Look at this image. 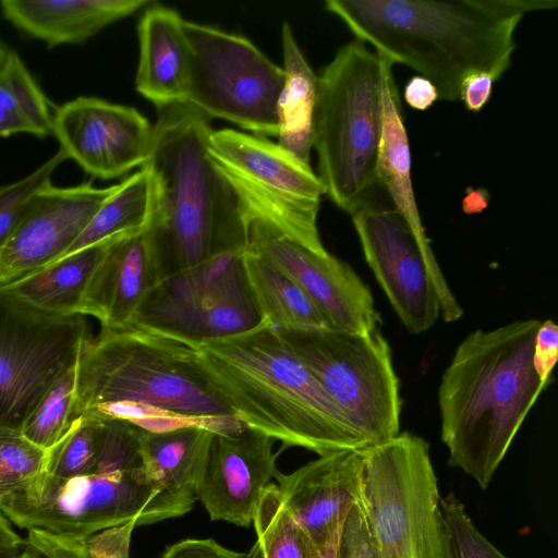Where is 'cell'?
<instances>
[{
  "instance_id": "16",
  "label": "cell",
  "mask_w": 558,
  "mask_h": 558,
  "mask_svg": "<svg viewBox=\"0 0 558 558\" xmlns=\"http://www.w3.org/2000/svg\"><path fill=\"white\" fill-rule=\"evenodd\" d=\"M154 124L133 107L77 97L54 110L52 134L86 173L111 180L142 167Z\"/></svg>"
},
{
  "instance_id": "5",
  "label": "cell",
  "mask_w": 558,
  "mask_h": 558,
  "mask_svg": "<svg viewBox=\"0 0 558 558\" xmlns=\"http://www.w3.org/2000/svg\"><path fill=\"white\" fill-rule=\"evenodd\" d=\"M137 435L130 423L99 420L98 454L90 466L60 477L38 473L0 500V512L27 531L73 536L172 519L140 468Z\"/></svg>"
},
{
  "instance_id": "32",
  "label": "cell",
  "mask_w": 558,
  "mask_h": 558,
  "mask_svg": "<svg viewBox=\"0 0 558 558\" xmlns=\"http://www.w3.org/2000/svg\"><path fill=\"white\" fill-rule=\"evenodd\" d=\"M75 385L76 364L48 389L24 421L20 430L28 440L48 450L63 438L73 423Z\"/></svg>"
},
{
  "instance_id": "21",
  "label": "cell",
  "mask_w": 558,
  "mask_h": 558,
  "mask_svg": "<svg viewBox=\"0 0 558 558\" xmlns=\"http://www.w3.org/2000/svg\"><path fill=\"white\" fill-rule=\"evenodd\" d=\"M160 280L144 229L122 234L94 269L78 313L97 318L101 328H124Z\"/></svg>"
},
{
  "instance_id": "35",
  "label": "cell",
  "mask_w": 558,
  "mask_h": 558,
  "mask_svg": "<svg viewBox=\"0 0 558 558\" xmlns=\"http://www.w3.org/2000/svg\"><path fill=\"white\" fill-rule=\"evenodd\" d=\"M446 530V558H509L474 525L453 493L440 498Z\"/></svg>"
},
{
  "instance_id": "28",
  "label": "cell",
  "mask_w": 558,
  "mask_h": 558,
  "mask_svg": "<svg viewBox=\"0 0 558 558\" xmlns=\"http://www.w3.org/2000/svg\"><path fill=\"white\" fill-rule=\"evenodd\" d=\"M53 114L23 60L10 49L0 65V137L25 133L44 138L52 134Z\"/></svg>"
},
{
  "instance_id": "36",
  "label": "cell",
  "mask_w": 558,
  "mask_h": 558,
  "mask_svg": "<svg viewBox=\"0 0 558 558\" xmlns=\"http://www.w3.org/2000/svg\"><path fill=\"white\" fill-rule=\"evenodd\" d=\"M336 558H377L363 512L357 504L345 515Z\"/></svg>"
},
{
  "instance_id": "1",
  "label": "cell",
  "mask_w": 558,
  "mask_h": 558,
  "mask_svg": "<svg viewBox=\"0 0 558 558\" xmlns=\"http://www.w3.org/2000/svg\"><path fill=\"white\" fill-rule=\"evenodd\" d=\"M556 0H327L356 39L392 64L430 81L438 100H459L463 80L486 72L498 81L510 68L514 34L525 14Z\"/></svg>"
},
{
  "instance_id": "45",
  "label": "cell",
  "mask_w": 558,
  "mask_h": 558,
  "mask_svg": "<svg viewBox=\"0 0 558 558\" xmlns=\"http://www.w3.org/2000/svg\"><path fill=\"white\" fill-rule=\"evenodd\" d=\"M20 558H34L25 548Z\"/></svg>"
},
{
  "instance_id": "17",
  "label": "cell",
  "mask_w": 558,
  "mask_h": 558,
  "mask_svg": "<svg viewBox=\"0 0 558 558\" xmlns=\"http://www.w3.org/2000/svg\"><path fill=\"white\" fill-rule=\"evenodd\" d=\"M116 184L70 187L49 184L34 198L25 218L0 253V286L9 284L63 257Z\"/></svg>"
},
{
  "instance_id": "38",
  "label": "cell",
  "mask_w": 558,
  "mask_h": 558,
  "mask_svg": "<svg viewBox=\"0 0 558 558\" xmlns=\"http://www.w3.org/2000/svg\"><path fill=\"white\" fill-rule=\"evenodd\" d=\"M160 558H248L213 538H185L166 548Z\"/></svg>"
},
{
  "instance_id": "8",
  "label": "cell",
  "mask_w": 558,
  "mask_h": 558,
  "mask_svg": "<svg viewBox=\"0 0 558 558\" xmlns=\"http://www.w3.org/2000/svg\"><path fill=\"white\" fill-rule=\"evenodd\" d=\"M428 442L409 432L364 449L361 508L377 558H446Z\"/></svg>"
},
{
  "instance_id": "11",
  "label": "cell",
  "mask_w": 558,
  "mask_h": 558,
  "mask_svg": "<svg viewBox=\"0 0 558 558\" xmlns=\"http://www.w3.org/2000/svg\"><path fill=\"white\" fill-rule=\"evenodd\" d=\"M183 27L190 48L183 104L254 135L277 136L283 69L245 37L185 20Z\"/></svg>"
},
{
  "instance_id": "25",
  "label": "cell",
  "mask_w": 558,
  "mask_h": 558,
  "mask_svg": "<svg viewBox=\"0 0 558 558\" xmlns=\"http://www.w3.org/2000/svg\"><path fill=\"white\" fill-rule=\"evenodd\" d=\"M120 235L82 248L1 287L43 312L61 316L80 315V305L94 269Z\"/></svg>"
},
{
  "instance_id": "12",
  "label": "cell",
  "mask_w": 558,
  "mask_h": 558,
  "mask_svg": "<svg viewBox=\"0 0 558 558\" xmlns=\"http://www.w3.org/2000/svg\"><path fill=\"white\" fill-rule=\"evenodd\" d=\"M88 335L84 316L43 312L0 286V426L21 429Z\"/></svg>"
},
{
  "instance_id": "43",
  "label": "cell",
  "mask_w": 558,
  "mask_h": 558,
  "mask_svg": "<svg viewBox=\"0 0 558 558\" xmlns=\"http://www.w3.org/2000/svg\"><path fill=\"white\" fill-rule=\"evenodd\" d=\"M488 193L485 190L470 189L462 199V210L465 214H477L488 206Z\"/></svg>"
},
{
  "instance_id": "18",
  "label": "cell",
  "mask_w": 558,
  "mask_h": 558,
  "mask_svg": "<svg viewBox=\"0 0 558 558\" xmlns=\"http://www.w3.org/2000/svg\"><path fill=\"white\" fill-rule=\"evenodd\" d=\"M275 441L247 427L214 434L197 490L210 520L252 525L262 493L278 471Z\"/></svg>"
},
{
  "instance_id": "6",
  "label": "cell",
  "mask_w": 558,
  "mask_h": 558,
  "mask_svg": "<svg viewBox=\"0 0 558 558\" xmlns=\"http://www.w3.org/2000/svg\"><path fill=\"white\" fill-rule=\"evenodd\" d=\"M118 402L194 417L234 416L204 378L193 343L133 325L101 328L83 341L72 421Z\"/></svg>"
},
{
  "instance_id": "26",
  "label": "cell",
  "mask_w": 558,
  "mask_h": 558,
  "mask_svg": "<svg viewBox=\"0 0 558 558\" xmlns=\"http://www.w3.org/2000/svg\"><path fill=\"white\" fill-rule=\"evenodd\" d=\"M284 83L278 112V145L311 166L317 75L310 66L289 23L281 26Z\"/></svg>"
},
{
  "instance_id": "44",
  "label": "cell",
  "mask_w": 558,
  "mask_h": 558,
  "mask_svg": "<svg viewBox=\"0 0 558 558\" xmlns=\"http://www.w3.org/2000/svg\"><path fill=\"white\" fill-rule=\"evenodd\" d=\"M9 51H10V48L2 40H0V65L3 62V60L5 59Z\"/></svg>"
},
{
  "instance_id": "7",
  "label": "cell",
  "mask_w": 558,
  "mask_h": 558,
  "mask_svg": "<svg viewBox=\"0 0 558 558\" xmlns=\"http://www.w3.org/2000/svg\"><path fill=\"white\" fill-rule=\"evenodd\" d=\"M388 59L355 39L317 76L313 148L326 195L352 214L375 196Z\"/></svg>"
},
{
  "instance_id": "23",
  "label": "cell",
  "mask_w": 558,
  "mask_h": 558,
  "mask_svg": "<svg viewBox=\"0 0 558 558\" xmlns=\"http://www.w3.org/2000/svg\"><path fill=\"white\" fill-rule=\"evenodd\" d=\"M184 20L173 9L150 3L137 24L136 90L157 109L183 104L190 65Z\"/></svg>"
},
{
  "instance_id": "24",
  "label": "cell",
  "mask_w": 558,
  "mask_h": 558,
  "mask_svg": "<svg viewBox=\"0 0 558 558\" xmlns=\"http://www.w3.org/2000/svg\"><path fill=\"white\" fill-rule=\"evenodd\" d=\"M147 0H3V17L47 44L78 45L106 26L145 9Z\"/></svg>"
},
{
  "instance_id": "40",
  "label": "cell",
  "mask_w": 558,
  "mask_h": 558,
  "mask_svg": "<svg viewBox=\"0 0 558 558\" xmlns=\"http://www.w3.org/2000/svg\"><path fill=\"white\" fill-rule=\"evenodd\" d=\"M403 98L411 108L424 111L438 100V92L430 81L414 75L404 86Z\"/></svg>"
},
{
  "instance_id": "19",
  "label": "cell",
  "mask_w": 558,
  "mask_h": 558,
  "mask_svg": "<svg viewBox=\"0 0 558 558\" xmlns=\"http://www.w3.org/2000/svg\"><path fill=\"white\" fill-rule=\"evenodd\" d=\"M363 456L364 449L339 450L289 474L276 472L282 502L306 541L324 543L359 502Z\"/></svg>"
},
{
  "instance_id": "10",
  "label": "cell",
  "mask_w": 558,
  "mask_h": 558,
  "mask_svg": "<svg viewBox=\"0 0 558 558\" xmlns=\"http://www.w3.org/2000/svg\"><path fill=\"white\" fill-rule=\"evenodd\" d=\"M208 153L244 215L271 223L316 253H328L317 228L326 191L310 165L278 143L232 129L213 131Z\"/></svg>"
},
{
  "instance_id": "39",
  "label": "cell",
  "mask_w": 558,
  "mask_h": 558,
  "mask_svg": "<svg viewBox=\"0 0 558 558\" xmlns=\"http://www.w3.org/2000/svg\"><path fill=\"white\" fill-rule=\"evenodd\" d=\"M497 81L486 72L469 74L460 86L459 100L471 112H480L489 101Z\"/></svg>"
},
{
  "instance_id": "42",
  "label": "cell",
  "mask_w": 558,
  "mask_h": 558,
  "mask_svg": "<svg viewBox=\"0 0 558 558\" xmlns=\"http://www.w3.org/2000/svg\"><path fill=\"white\" fill-rule=\"evenodd\" d=\"M343 521L340 522L338 525H336L335 529L331 531V533L328 535L327 539L319 545H315V544L306 541L302 536L303 543L305 546L306 557L307 558H336L337 547H338Z\"/></svg>"
},
{
  "instance_id": "20",
  "label": "cell",
  "mask_w": 558,
  "mask_h": 558,
  "mask_svg": "<svg viewBox=\"0 0 558 558\" xmlns=\"http://www.w3.org/2000/svg\"><path fill=\"white\" fill-rule=\"evenodd\" d=\"M392 65L388 61L384 75V120L377 166L378 185L386 191L392 207L412 231L434 281L440 302V313L445 322L451 323L462 317L463 310L440 270L421 220L412 183L409 137Z\"/></svg>"
},
{
  "instance_id": "30",
  "label": "cell",
  "mask_w": 558,
  "mask_h": 558,
  "mask_svg": "<svg viewBox=\"0 0 558 558\" xmlns=\"http://www.w3.org/2000/svg\"><path fill=\"white\" fill-rule=\"evenodd\" d=\"M130 522L88 536L56 535L28 531L24 548L34 558H129L133 530Z\"/></svg>"
},
{
  "instance_id": "34",
  "label": "cell",
  "mask_w": 558,
  "mask_h": 558,
  "mask_svg": "<svg viewBox=\"0 0 558 558\" xmlns=\"http://www.w3.org/2000/svg\"><path fill=\"white\" fill-rule=\"evenodd\" d=\"M48 450L28 440L20 429L0 426V500L40 473Z\"/></svg>"
},
{
  "instance_id": "2",
  "label": "cell",
  "mask_w": 558,
  "mask_h": 558,
  "mask_svg": "<svg viewBox=\"0 0 558 558\" xmlns=\"http://www.w3.org/2000/svg\"><path fill=\"white\" fill-rule=\"evenodd\" d=\"M213 131L210 119L186 104L157 109L150 150L141 168L151 187L144 235L161 280L246 247L239 198L208 153Z\"/></svg>"
},
{
  "instance_id": "37",
  "label": "cell",
  "mask_w": 558,
  "mask_h": 558,
  "mask_svg": "<svg viewBox=\"0 0 558 558\" xmlns=\"http://www.w3.org/2000/svg\"><path fill=\"white\" fill-rule=\"evenodd\" d=\"M558 359V327L551 319L541 322L534 340L533 366L544 384H550Z\"/></svg>"
},
{
  "instance_id": "33",
  "label": "cell",
  "mask_w": 558,
  "mask_h": 558,
  "mask_svg": "<svg viewBox=\"0 0 558 558\" xmlns=\"http://www.w3.org/2000/svg\"><path fill=\"white\" fill-rule=\"evenodd\" d=\"M66 159V153L59 148L27 177L0 186V253L25 218L36 195L51 184L53 172Z\"/></svg>"
},
{
  "instance_id": "31",
  "label": "cell",
  "mask_w": 558,
  "mask_h": 558,
  "mask_svg": "<svg viewBox=\"0 0 558 558\" xmlns=\"http://www.w3.org/2000/svg\"><path fill=\"white\" fill-rule=\"evenodd\" d=\"M252 525L256 558H307L301 532L286 509L277 484L269 483L257 504Z\"/></svg>"
},
{
  "instance_id": "29",
  "label": "cell",
  "mask_w": 558,
  "mask_h": 558,
  "mask_svg": "<svg viewBox=\"0 0 558 558\" xmlns=\"http://www.w3.org/2000/svg\"><path fill=\"white\" fill-rule=\"evenodd\" d=\"M150 211V181L147 171L141 168L116 184L114 191L63 257L106 239L145 229Z\"/></svg>"
},
{
  "instance_id": "15",
  "label": "cell",
  "mask_w": 558,
  "mask_h": 558,
  "mask_svg": "<svg viewBox=\"0 0 558 558\" xmlns=\"http://www.w3.org/2000/svg\"><path fill=\"white\" fill-rule=\"evenodd\" d=\"M244 219L246 248L265 257L293 281L332 329L366 332L378 328L381 319L372 292L349 264L305 247L260 218Z\"/></svg>"
},
{
  "instance_id": "14",
  "label": "cell",
  "mask_w": 558,
  "mask_h": 558,
  "mask_svg": "<svg viewBox=\"0 0 558 558\" xmlns=\"http://www.w3.org/2000/svg\"><path fill=\"white\" fill-rule=\"evenodd\" d=\"M350 216L364 258L404 328L415 335L430 329L440 315V302L403 218L375 196Z\"/></svg>"
},
{
  "instance_id": "3",
  "label": "cell",
  "mask_w": 558,
  "mask_h": 558,
  "mask_svg": "<svg viewBox=\"0 0 558 558\" xmlns=\"http://www.w3.org/2000/svg\"><path fill=\"white\" fill-rule=\"evenodd\" d=\"M209 386L247 428L318 456L368 448L315 377L266 320L193 343Z\"/></svg>"
},
{
  "instance_id": "9",
  "label": "cell",
  "mask_w": 558,
  "mask_h": 558,
  "mask_svg": "<svg viewBox=\"0 0 558 558\" xmlns=\"http://www.w3.org/2000/svg\"><path fill=\"white\" fill-rule=\"evenodd\" d=\"M277 331L368 447L400 433V381L391 348L379 328Z\"/></svg>"
},
{
  "instance_id": "22",
  "label": "cell",
  "mask_w": 558,
  "mask_h": 558,
  "mask_svg": "<svg viewBox=\"0 0 558 558\" xmlns=\"http://www.w3.org/2000/svg\"><path fill=\"white\" fill-rule=\"evenodd\" d=\"M214 434L201 426L160 433L138 428L140 468L173 518L190 512L197 500Z\"/></svg>"
},
{
  "instance_id": "4",
  "label": "cell",
  "mask_w": 558,
  "mask_h": 558,
  "mask_svg": "<svg viewBox=\"0 0 558 558\" xmlns=\"http://www.w3.org/2000/svg\"><path fill=\"white\" fill-rule=\"evenodd\" d=\"M539 319H518L470 332L438 388L440 439L448 465L486 489L527 413L549 385L533 366Z\"/></svg>"
},
{
  "instance_id": "41",
  "label": "cell",
  "mask_w": 558,
  "mask_h": 558,
  "mask_svg": "<svg viewBox=\"0 0 558 558\" xmlns=\"http://www.w3.org/2000/svg\"><path fill=\"white\" fill-rule=\"evenodd\" d=\"M24 541L13 531L9 520L0 512V558H20Z\"/></svg>"
},
{
  "instance_id": "13",
  "label": "cell",
  "mask_w": 558,
  "mask_h": 558,
  "mask_svg": "<svg viewBox=\"0 0 558 558\" xmlns=\"http://www.w3.org/2000/svg\"><path fill=\"white\" fill-rule=\"evenodd\" d=\"M245 248L220 253L196 268L165 278L130 325L190 343L238 335L260 325L264 319L244 275Z\"/></svg>"
},
{
  "instance_id": "27",
  "label": "cell",
  "mask_w": 558,
  "mask_h": 558,
  "mask_svg": "<svg viewBox=\"0 0 558 558\" xmlns=\"http://www.w3.org/2000/svg\"><path fill=\"white\" fill-rule=\"evenodd\" d=\"M243 269L253 300L264 320L279 331L331 328L308 296L271 263L245 248Z\"/></svg>"
}]
</instances>
